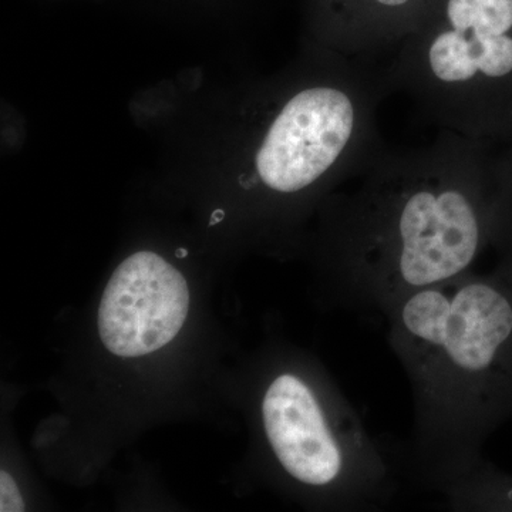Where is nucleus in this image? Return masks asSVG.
Listing matches in <instances>:
<instances>
[{"mask_svg":"<svg viewBox=\"0 0 512 512\" xmlns=\"http://www.w3.org/2000/svg\"><path fill=\"white\" fill-rule=\"evenodd\" d=\"M261 423L279 468L336 510H382L406 478L399 448L373 439L328 380L279 372L262 394Z\"/></svg>","mask_w":512,"mask_h":512,"instance_id":"obj_4","label":"nucleus"},{"mask_svg":"<svg viewBox=\"0 0 512 512\" xmlns=\"http://www.w3.org/2000/svg\"><path fill=\"white\" fill-rule=\"evenodd\" d=\"M493 157V229L491 248L498 266L512 275V138Z\"/></svg>","mask_w":512,"mask_h":512,"instance_id":"obj_8","label":"nucleus"},{"mask_svg":"<svg viewBox=\"0 0 512 512\" xmlns=\"http://www.w3.org/2000/svg\"><path fill=\"white\" fill-rule=\"evenodd\" d=\"M382 316L412 386L404 477L441 493L484 460L485 441L512 420V275L498 265L471 271L404 296Z\"/></svg>","mask_w":512,"mask_h":512,"instance_id":"obj_2","label":"nucleus"},{"mask_svg":"<svg viewBox=\"0 0 512 512\" xmlns=\"http://www.w3.org/2000/svg\"><path fill=\"white\" fill-rule=\"evenodd\" d=\"M440 130L504 146L512 138V0H436L386 64Z\"/></svg>","mask_w":512,"mask_h":512,"instance_id":"obj_3","label":"nucleus"},{"mask_svg":"<svg viewBox=\"0 0 512 512\" xmlns=\"http://www.w3.org/2000/svg\"><path fill=\"white\" fill-rule=\"evenodd\" d=\"M493 147L440 130L430 146L383 150L325 201L322 259L348 312L379 313L474 271L491 247Z\"/></svg>","mask_w":512,"mask_h":512,"instance_id":"obj_1","label":"nucleus"},{"mask_svg":"<svg viewBox=\"0 0 512 512\" xmlns=\"http://www.w3.org/2000/svg\"><path fill=\"white\" fill-rule=\"evenodd\" d=\"M319 49L375 60L420 28L436 0H305Z\"/></svg>","mask_w":512,"mask_h":512,"instance_id":"obj_6","label":"nucleus"},{"mask_svg":"<svg viewBox=\"0 0 512 512\" xmlns=\"http://www.w3.org/2000/svg\"><path fill=\"white\" fill-rule=\"evenodd\" d=\"M0 511H25V504L20 497L15 480L6 471L0 474Z\"/></svg>","mask_w":512,"mask_h":512,"instance_id":"obj_9","label":"nucleus"},{"mask_svg":"<svg viewBox=\"0 0 512 512\" xmlns=\"http://www.w3.org/2000/svg\"><path fill=\"white\" fill-rule=\"evenodd\" d=\"M188 308L190 293L181 272L154 252H137L121 262L106 286L100 338L114 355H148L177 336Z\"/></svg>","mask_w":512,"mask_h":512,"instance_id":"obj_5","label":"nucleus"},{"mask_svg":"<svg viewBox=\"0 0 512 512\" xmlns=\"http://www.w3.org/2000/svg\"><path fill=\"white\" fill-rule=\"evenodd\" d=\"M440 494L454 511L512 512V473L484 458Z\"/></svg>","mask_w":512,"mask_h":512,"instance_id":"obj_7","label":"nucleus"},{"mask_svg":"<svg viewBox=\"0 0 512 512\" xmlns=\"http://www.w3.org/2000/svg\"><path fill=\"white\" fill-rule=\"evenodd\" d=\"M185 254H187V252H185V251H184V249H181V251H180V252H178V255H180V256H181V258H183V256H184Z\"/></svg>","mask_w":512,"mask_h":512,"instance_id":"obj_10","label":"nucleus"}]
</instances>
